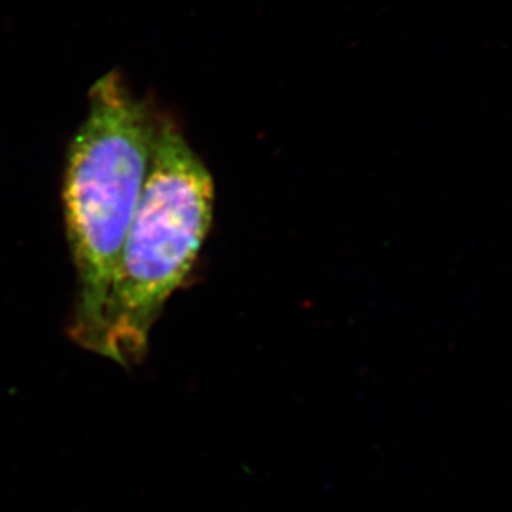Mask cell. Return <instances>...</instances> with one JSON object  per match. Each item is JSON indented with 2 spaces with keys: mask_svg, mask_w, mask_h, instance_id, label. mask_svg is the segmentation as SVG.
Segmentation results:
<instances>
[{
  "mask_svg": "<svg viewBox=\"0 0 512 512\" xmlns=\"http://www.w3.org/2000/svg\"><path fill=\"white\" fill-rule=\"evenodd\" d=\"M162 112L133 94L120 72L89 92V109L70 142L62 205L77 276L70 338L100 355L105 308L147 178Z\"/></svg>",
  "mask_w": 512,
  "mask_h": 512,
  "instance_id": "6da1fadb",
  "label": "cell"
},
{
  "mask_svg": "<svg viewBox=\"0 0 512 512\" xmlns=\"http://www.w3.org/2000/svg\"><path fill=\"white\" fill-rule=\"evenodd\" d=\"M213 177L168 115H160L137 212L109 301L100 356L122 368L147 356L153 326L187 280L212 227Z\"/></svg>",
  "mask_w": 512,
  "mask_h": 512,
  "instance_id": "7a4b0ae2",
  "label": "cell"
}]
</instances>
